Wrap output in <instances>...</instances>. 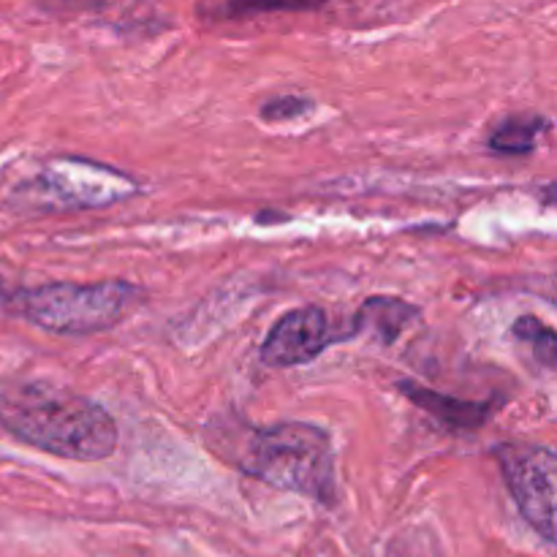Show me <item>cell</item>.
<instances>
[{
  "label": "cell",
  "mask_w": 557,
  "mask_h": 557,
  "mask_svg": "<svg viewBox=\"0 0 557 557\" xmlns=\"http://www.w3.org/2000/svg\"><path fill=\"white\" fill-rule=\"evenodd\" d=\"M207 430V441H212L218 455L226 457L245 476L324 506L335 504V451L330 435L315 424L283 422L275 428H250L226 417Z\"/></svg>",
  "instance_id": "6da1fadb"
},
{
  "label": "cell",
  "mask_w": 557,
  "mask_h": 557,
  "mask_svg": "<svg viewBox=\"0 0 557 557\" xmlns=\"http://www.w3.org/2000/svg\"><path fill=\"white\" fill-rule=\"evenodd\" d=\"M0 428L33 449L74 462L107 460L120 441L107 408L52 384H16L0 392Z\"/></svg>",
  "instance_id": "7a4b0ae2"
},
{
  "label": "cell",
  "mask_w": 557,
  "mask_h": 557,
  "mask_svg": "<svg viewBox=\"0 0 557 557\" xmlns=\"http://www.w3.org/2000/svg\"><path fill=\"white\" fill-rule=\"evenodd\" d=\"M145 302V288L128 281L47 283L16 294V310L30 324L63 337L114 330Z\"/></svg>",
  "instance_id": "3957f363"
},
{
  "label": "cell",
  "mask_w": 557,
  "mask_h": 557,
  "mask_svg": "<svg viewBox=\"0 0 557 557\" xmlns=\"http://www.w3.org/2000/svg\"><path fill=\"white\" fill-rule=\"evenodd\" d=\"M495 457L520 515L544 542L555 544V451L536 444H504L495 449Z\"/></svg>",
  "instance_id": "277c9868"
},
{
  "label": "cell",
  "mask_w": 557,
  "mask_h": 557,
  "mask_svg": "<svg viewBox=\"0 0 557 557\" xmlns=\"http://www.w3.org/2000/svg\"><path fill=\"white\" fill-rule=\"evenodd\" d=\"M33 185L58 210H96L139 194V185L128 174L85 158H58Z\"/></svg>",
  "instance_id": "5b68a950"
},
{
  "label": "cell",
  "mask_w": 557,
  "mask_h": 557,
  "mask_svg": "<svg viewBox=\"0 0 557 557\" xmlns=\"http://www.w3.org/2000/svg\"><path fill=\"white\" fill-rule=\"evenodd\" d=\"M335 341H341V332L332 330L326 310L308 305L286 313L272 326L261 343L259 357L270 368H299L319 359Z\"/></svg>",
  "instance_id": "8992f818"
},
{
  "label": "cell",
  "mask_w": 557,
  "mask_h": 557,
  "mask_svg": "<svg viewBox=\"0 0 557 557\" xmlns=\"http://www.w3.org/2000/svg\"><path fill=\"white\" fill-rule=\"evenodd\" d=\"M400 392L411 403H417L422 411H428L430 417L438 419L441 424L451 430H479L490 417H493L495 406L493 403H473V400H457V397L441 395V392L428 389V386H419L413 381H400Z\"/></svg>",
  "instance_id": "52a82bcc"
},
{
  "label": "cell",
  "mask_w": 557,
  "mask_h": 557,
  "mask_svg": "<svg viewBox=\"0 0 557 557\" xmlns=\"http://www.w3.org/2000/svg\"><path fill=\"white\" fill-rule=\"evenodd\" d=\"M419 315V308H413L411 302L397 297H370L362 308L357 310L351 321V330L346 332V337L359 335V332H370L375 341H381L384 346H389L408 324Z\"/></svg>",
  "instance_id": "ba28073f"
},
{
  "label": "cell",
  "mask_w": 557,
  "mask_h": 557,
  "mask_svg": "<svg viewBox=\"0 0 557 557\" xmlns=\"http://www.w3.org/2000/svg\"><path fill=\"white\" fill-rule=\"evenodd\" d=\"M544 117H509L490 134L487 147L498 156H528L536 150L539 136L547 131Z\"/></svg>",
  "instance_id": "9c48e42d"
},
{
  "label": "cell",
  "mask_w": 557,
  "mask_h": 557,
  "mask_svg": "<svg viewBox=\"0 0 557 557\" xmlns=\"http://www.w3.org/2000/svg\"><path fill=\"white\" fill-rule=\"evenodd\" d=\"M511 332H515V337H520V341L531 343L533 354H536V359L544 368H555L557 337L553 326H547L542 319H536V315H522L520 321H515Z\"/></svg>",
  "instance_id": "30bf717a"
},
{
  "label": "cell",
  "mask_w": 557,
  "mask_h": 557,
  "mask_svg": "<svg viewBox=\"0 0 557 557\" xmlns=\"http://www.w3.org/2000/svg\"><path fill=\"white\" fill-rule=\"evenodd\" d=\"M321 0H226L218 5L212 14L215 16H250L264 14V11H299V9H315Z\"/></svg>",
  "instance_id": "8fae6325"
},
{
  "label": "cell",
  "mask_w": 557,
  "mask_h": 557,
  "mask_svg": "<svg viewBox=\"0 0 557 557\" xmlns=\"http://www.w3.org/2000/svg\"><path fill=\"white\" fill-rule=\"evenodd\" d=\"M315 103L308 101V98H297V96H281L272 98V101L264 103L261 109V117L267 123H292V120L305 117V114L313 112Z\"/></svg>",
  "instance_id": "7c38bea8"
},
{
  "label": "cell",
  "mask_w": 557,
  "mask_h": 557,
  "mask_svg": "<svg viewBox=\"0 0 557 557\" xmlns=\"http://www.w3.org/2000/svg\"><path fill=\"white\" fill-rule=\"evenodd\" d=\"M3 294H5V292H3V281H0V297H3Z\"/></svg>",
  "instance_id": "4fadbf2b"
}]
</instances>
